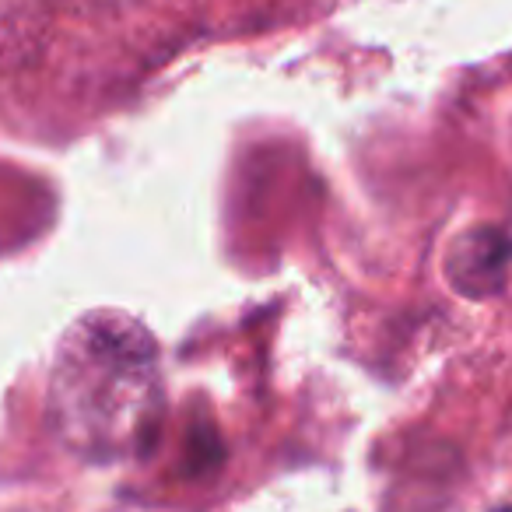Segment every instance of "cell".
I'll return each instance as SVG.
<instances>
[{"label": "cell", "instance_id": "7a4b0ae2", "mask_svg": "<svg viewBox=\"0 0 512 512\" xmlns=\"http://www.w3.org/2000/svg\"><path fill=\"white\" fill-rule=\"evenodd\" d=\"M505 512H512V509H505Z\"/></svg>", "mask_w": 512, "mask_h": 512}, {"label": "cell", "instance_id": "6da1fadb", "mask_svg": "<svg viewBox=\"0 0 512 512\" xmlns=\"http://www.w3.org/2000/svg\"><path fill=\"white\" fill-rule=\"evenodd\" d=\"M151 348L130 323H81L57 365L64 435L92 456H120L144 435L155 411Z\"/></svg>", "mask_w": 512, "mask_h": 512}]
</instances>
